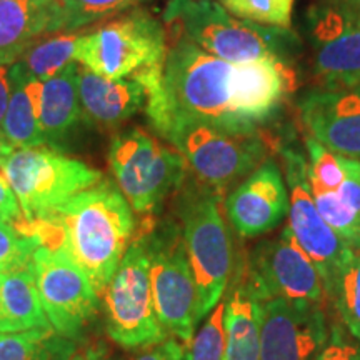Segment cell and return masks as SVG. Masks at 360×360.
<instances>
[{
	"mask_svg": "<svg viewBox=\"0 0 360 360\" xmlns=\"http://www.w3.org/2000/svg\"><path fill=\"white\" fill-rule=\"evenodd\" d=\"M135 79L147 90L146 114L160 137L184 125L259 134L244 107L240 64L210 56L182 35L169 45L164 67Z\"/></svg>",
	"mask_w": 360,
	"mask_h": 360,
	"instance_id": "1",
	"label": "cell"
},
{
	"mask_svg": "<svg viewBox=\"0 0 360 360\" xmlns=\"http://www.w3.org/2000/svg\"><path fill=\"white\" fill-rule=\"evenodd\" d=\"M135 232L134 210L110 180L82 191L42 219L29 222L27 236L64 252L96 289L105 294Z\"/></svg>",
	"mask_w": 360,
	"mask_h": 360,
	"instance_id": "2",
	"label": "cell"
},
{
	"mask_svg": "<svg viewBox=\"0 0 360 360\" xmlns=\"http://www.w3.org/2000/svg\"><path fill=\"white\" fill-rule=\"evenodd\" d=\"M162 22L202 51L232 64L269 57L290 62L299 47L290 29L237 19L214 0H169Z\"/></svg>",
	"mask_w": 360,
	"mask_h": 360,
	"instance_id": "3",
	"label": "cell"
},
{
	"mask_svg": "<svg viewBox=\"0 0 360 360\" xmlns=\"http://www.w3.org/2000/svg\"><path fill=\"white\" fill-rule=\"evenodd\" d=\"M224 195L193 180L182 184L177 212L199 294L200 321L222 300L231 278L232 240L222 214Z\"/></svg>",
	"mask_w": 360,
	"mask_h": 360,
	"instance_id": "4",
	"label": "cell"
},
{
	"mask_svg": "<svg viewBox=\"0 0 360 360\" xmlns=\"http://www.w3.org/2000/svg\"><path fill=\"white\" fill-rule=\"evenodd\" d=\"M169 44L164 22L143 8L80 35L77 64L109 79H135L164 67Z\"/></svg>",
	"mask_w": 360,
	"mask_h": 360,
	"instance_id": "5",
	"label": "cell"
},
{
	"mask_svg": "<svg viewBox=\"0 0 360 360\" xmlns=\"http://www.w3.org/2000/svg\"><path fill=\"white\" fill-rule=\"evenodd\" d=\"M109 165L119 191L141 215L154 214L187 177L186 159L139 127L112 139Z\"/></svg>",
	"mask_w": 360,
	"mask_h": 360,
	"instance_id": "6",
	"label": "cell"
},
{
	"mask_svg": "<svg viewBox=\"0 0 360 360\" xmlns=\"http://www.w3.org/2000/svg\"><path fill=\"white\" fill-rule=\"evenodd\" d=\"M0 172L15 192L29 222L42 219L102 180L101 170L47 147L15 148Z\"/></svg>",
	"mask_w": 360,
	"mask_h": 360,
	"instance_id": "7",
	"label": "cell"
},
{
	"mask_svg": "<svg viewBox=\"0 0 360 360\" xmlns=\"http://www.w3.org/2000/svg\"><path fill=\"white\" fill-rule=\"evenodd\" d=\"M107 332L124 349L152 347L167 339L157 317L146 231L129 245L105 294Z\"/></svg>",
	"mask_w": 360,
	"mask_h": 360,
	"instance_id": "8",
	"label": "cell"
},
{
	"mask_svg": "<svg viewBox=\"0 0 360 360\" xmlns=\"http://www.w3.org/2000/svg\"><path fill=\"white\" fill-rule=\"evenodd\" d=\"M148 224L146 231L150 255V282L157 317L170 337L187 347L199 317V294L184 237L175 224Z\"/></svg>",
	"mask_w": 360,
	"mask_h": 360,
	"instance_id": "9",
	"label": "cell"
},
{
	"mask_svg": "<svg viewBox=\"0 0 360 360\" xmlns=\"http://www.w3.org/2000/svg\"><path fill=\"white\" fill-rule=\"evenodd\" d=\"M162 139L172 143L199 182L219 193L237 186L267 159L260 134H231L209 125H184Z\"/></svg>",
	"mask_w": 360,
	"mask_h": 360,
	"instance_id": "10",
	"label": "cell"
},
{
	"mask_svg": "<svg viewBox=\"0 0 360 360\" xmlns=\"http://www.w3.org/2000/svg\"><path fill=\"white\" fill-rule=\"evenodd\" d=\"M282 159L285 167L283 177L289 191L287 227L290 229L297 244L321 270L327 295L332 297L337 278L357 250L345 244L319 212L309 182L307 159L294 148H283Z\"/></svg>",
	"mask_w": 360,
	"mask_h": 360,
	"instance_id": "11",
	"label": "cell"
},
{
	"mask_svg": "<svg viewBox=\"0 0 360 360\" xmlns=\"http://www.w3.org/2000/svg\"><path fill=\"white\" fill-rule=\"evenodd\" d=\"M245 283L260 302L282 299L323 305L328 297L321 270L297 244L289 227L252 252Z\"/></svg>",
	"mask_w": 360,
	"mask_h": 360,
	"instance_id": "12",
	"label": "cell"
},
{
	"mask_svg": "<svg viewBox=\"0 0 360 360\" xmlns=\"http://www.w3.org/2000/svg\"><path fill=\"white\" fill-rule=\"evenodd\" d=\"M29 269L53 330L77 339L97 315L101 299L87 276L64 252L44 245L35 249Z\"/></svg>",
	"mask_w": 360,
	"mask_h": 360,
	"instance_id": "13",
	"label": "cell"
},
{
	"mask_svg": "<svg viewBox=\"0 0 360 360\" xmlns=\"http://www.w3.org/2000/svg\"><path fill=\"white\" fill-rule=\"evenodd\" d=\"M314 72L321 87L360 84V12L340 0H319L307 12Z\"/></svg>",
	"mask_w": 360,
	"mask_h": 360,
	"instance_id": "14",
	"label": "cell"
},
{
	"mask_svg": "<svg viewBox=\"0 0 360 360\" xmlns=\"http://www.w3.org/2000/svg\"><path fill=\"white\" fill-rule=\"evenodd\" d=\"M330 334L322 305L262 302L260 360H315Z\"/></svg>",
	"mask_w": 360,
	"mask_h": 360,
	"instance_id": "15",
	"label": "cell"
},
{
	"mask_svg": "<svg viewBox=\"0 0 360 360\" xmlns=\"http://www.w3.org/2000/svg\"><path fill=\"white\" fill-rule=\"evenodd\" d=\"M224 207L240 237L255 238L276 231L289 215V191L277 162L265 159L225 197Z\"/></svg>",
	"mask_w": 360,
	"mask_h": 360,
	"instance_id": "16",
	"label": "cell"
},
{
	"mask_svg": "<svg viewBox=\"0 0 360 360\" xmlns=\"http://www.w3.org/2000/svg\"><path fill=\"white\" fill-rule=\"evenodd\" d=\"M299 114L309 137L360 162V84L307 92L299 101Z\"/></svg>",
	"mask_w": 360,
	"mask_h": 360,
	"instance_id": "17",
	"label": "cell"
},
{
	"mask_svg": "<svg viewBox=\"0 0 360 360\" xmlns=\"http://www.w3.org/2000/svg\"><path fill=\"white\" fill-rule=\"evenodd\" d=\"M80 119L98 127H117L146 109L147 90L137 79H109L79 64Z\"/></svg>",
	"mask_w": 360,
	"mask_h": 360,
	"instance_id": "18",
	"label": "cell"
},
{
	"mask_svg": "<svg viewBox=\"0 0 360 360\" xmlns=\"http://www.w3.org/2000/svg\"><path fill=\"white\" fill-rule=\"evenodd\" d=\"M60 0H0V64H15L42 35L62 32Z\"/></svg>",
	"mask_w": 360,
	"mask_h": 360,
	"instance_id": "19",
	"label": "cell"
},
{
	"mask_svg": "<svg viewBox=\"0 0 360 360\" xmlns=\"http://www.w3.org/2000/svg\"><path fill=\"white\" fill-rule=\"evenodd\" d=\"M42 89V80L27 74L20 62L12 64V96L0 134L13 148L47 146L39 122Z\"/></svg>",
	"mask_w": 360,
	"mask_h": 360,
	"instance_id": "20",
	"label": "cell"
},
{
	"mask_svg": "<svg viewBox=\"0 0 360 360\" xmlns=\"http://www.w3.org/2000/svg\"><path fill=\"white\" fill-rule=\"evenodd\" d=\"M262 302L247 283H238L225 300L224 360H260Z\"/></svg>",
	"mask_w": 360,
	"mask_h": 360,
	"instance_id": "21",
	"label": "cell"
},
{
	"mask_svg": "<svg viewBox=\"0 0 360 360\" xmlns=\"http://www.w3.org/2000/svg\"><path fill=\"white\" fill-rule=\"evenodd\" d=\"M80 119L79 64H69L44 82L39 122L47 143H60Z\"/></svg>",
	"mask_w": 360,
	"mask_h": 360,
	"instance_id": "22",
	"label": "cell"
},
{
	"mask_svg": "<svg viewBox=\"0 0 360 360\" xmlns=\"http://www.w3.org/2000/svg\"><path fill=\"white\" fill-rule=\"evenodd\" d=\"M52 328L30 269L0 274V335Z\"/></svg>",
	"mask_w": 360,
	"mask_h": 360,
	"instance_id": "23",
	"label": "cell"
},
{
	"mask_svg": "<svg viewBox=\"0 0 360 360\" xmlns=\"http://www.w3.org/2000/svg\"><path fill=\"white\" fill-rule=\"evenodd\" d=\"M344 169L339 191H312V195L328 227L354 250H360V162L344 157Z\"/></svg>",
	"mask_w": 360,
	"mask_h": 360,
	"instance_id": "24",
	"label": "cell"
},
{
	"mask_svg": "<svg viewBox=\"0 0 360 360\" xmlns=\"http://www.w3.org/2000/svg\"><path fill=\"white\" fill-rule=\"evenodd\" d=\"M75 350V340L53 328L0 335V360H70Z\"/></svg>",
	"mask_w": 360,
	"mask_h": 360,
	"instance_id": "25",
	"label": "cell"
},
{
	"mask_svg": "<svg viewBox=\"0 0 360 360\" xmlns=\"http://www.w3.org/2000/svg\"><path fill=\"white\" fill-rule=\"evenodd\" d=\"M80 35L77 32H64L56 37L39 40L20 57V64L32 77L49 80L65 69L69 64L77 62Z\"/></svg>",
	"mask_w": 360,
	"mask_h": 360,
	"instance_id": "26",
	"label": "cell"
},
{
	"mask_svg": "<svg viewBox=\"0 0 360 360\" xmlns=\"http://www.w3.org/2000/svg\"><path fill=\"white\" fill-rule=\"evenodd\" d=\"M330 299L335 302L342 326L360 345V250L342 270Z\"/></svg>",
	"mask_w": 360,
	"mask_h": 360,
	"instance_id": "27",
	"label": "cell"
},
{
	"mask_svg": "<svg viewBox=\"0 0 360 360\" xmlns=\"http://www.w3.org/2000/svg\"><path fill=\"white\" fill-rule=\"evenodd\" d=\"M237 19L264 27L290 29L295 0H217Z\"/></svg>",
	"mask_w": 360,
	"mask_h": 360,
	"instance_id": "28",
	"label": "cell"
},
{
	"mask_svg": "<svg viewBox=\"0 0 360 360\" xmlns=\"http://www.w3.org/2000/svg\"><path fill=\"white\" fill-rule=\"evenodd\" d=\"M142 2L146 0H60L64 11L62 32H77L85 25L127 12Z\"/></svg>",
	"mask_w": 360,
	"mask_h": 360,
	"instance_id": "29",
	"label": "cell"
},
{
	"mask_svg": "<svg viewBox=\"0 0 360 360\" xmlns=\"http://www.w3.org/2000/svg\"><path fill=\"white\" fill-rule=\"evenodd\" d=\"M207 315L209 317L186 347V360H224L225 300H220Z\"/></svg>",
	"mask_w": 360,
	"mask_h": 360,
	"instance_id": "30",
	"label": "cell"
},
{
	"mask_svg": "<svg viewBox=\"0 0 360 360\" xmlns=\"http://www.w3.org/2000/svg\"><path fill=\"white\" fill-rule=\"evenodd\" d=\"M309 182L312 191L337 192L345 179L344 157L328 150L315 139H307Z\"/></svg>",
	"mask_w": 360,
	"mask_h": 360,
	"instance_id": "31",
	"label": "cell"
},
{
	"mask_svg": "<svg viewBox=\"0 0 360 360\" xmlns=\"http://www.w3.org/2000/svg\"><path fill=\"white\" fill-rule=\"evenodd\" d=\"M40 244L15 227L0 220V274H11L29 269L35 249Z\"/></svg>",
	"mask_w": 360,
	"mask_h": 360,
	"instance_id": "32",
	"label": "cell"
},
{
	"mask_svg": "<svg viewBox=\"0 0 360 360\" xmlns=\"http://www.w3.org/2000/svg\"><path fill=\"white\" fill-rule=\"evenodd\" d=\"M315 360H360V345L344 326L335 323L330 327L326 345Z\"/></svg>",
	"mask_w": 360,
	"mask_h": 360,
	"instance_id": "33",
	"label": "cell"
},
{
	"mask_svg": "<svg viewBox=\"0 0 360 360\" xmlns=\"http://www.w3.org/2000/svg\"><path fill=\"white\" fill-rule=\"evenodd\" d=\"M0 220H4V222L12 225V227H15L17 231L27 236L29 220L25 219L19 199H17L15 192L8 186L7 179L4 177L2 172H0Z\"/></svg>",
	"mask_w": 360,
	"mask_h": 360,
	"instance_id": "34",
	"label": "cell"
},
{
	"mask_svg": "<svg viewBox=\"0 0 360 360\" xmlns=\"http://www.w3.org/2000/svg\"><path fill=\"white\" fill-rule=\"evenodd\" d=\"M135 360H186V345L175 337H167L160 344L147 347Z\"/></svg>",
	"mask_w": 360,
	"mask_h": 360,
	"instance_id": "35",
	"label": "cell"
},
{
	"mask_svg": "<svg viewBox=\"0 0 360 360\" xmlns=\"http://www.w3.org/2000/svg\"><path fill=\"white\" fill-rule=\"evenodd\" d=\"M12 96V64H0V130Z\"/></svg>",
	"mask_w": 360,
	"mask_h": 360,
	"instance_id": "36",
	"label": "cell"
},
{
	"mask_svg": "<svg viewBox=\"0 0 360 360\" xmlns=\"http://www.w3.org/2000/svg\"><path fill=\"white\" fill-rule=\"evenodd\" d=\"M70 360H114L107 352V349L101 344L87 345V347L75 350Z\"/></svg>",
	"mask_w": 360,
	"mask_h": 360,
	"instance_id": "37",
	"label": "cell"
},
{
	"mask_svg": "<svg viewBox=\"0 0 360 360\" xmlns=\"http://www.w3.org/2000/svg\"><path fill=\"white\" fill-rule=\"evenodd\" d=\"M13 150H15V148H13L11 143L6 141V137L0 134V167H2L4 162L8 159V155H11Z\"/></svg>",
	"mask_w": 360,
	"mask_h": 360,
	"instance_id": "38",
	"label": "cell"
},
{
	"mask_svg": "<svg viewBox=\"0 0 360 360\" xmlns=\"http://www.w3.org/2000/svg\"><path fill=\"white\" fill-rule=\"evenodd\" d=\"M340 2L347 4V6H349V7H352L354 11L360 12V0H340Z\"/></svg>",
	"mask_w": 360,
	"mask_h": 360,
	"instance_id": "39",
	"label": "cell"
}]
</instances>
